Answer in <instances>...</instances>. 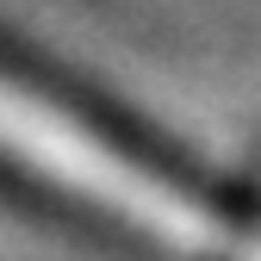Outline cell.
Instances as JSON below:
<instances>
[{"instance_id": "6da1fadb", "label": "cell", "mask_w": 261, "mask_h": 261, "mask_svg": "<svg viewBox=\"0 0 261 261\" xmlns=\"http://www.w3.org/2000/svg\"><path fill=\"white\" fill-rule=\"evenodd\" d=\"M0 162L25 168L31 180L62 187L69 199L112 212L124 230H143L162 249H187V255L237 249L230 218H218L199 193L162 180V168H149L143 155L87 130L75 112H62L56 100H44V93H31L7 75H0Z\"/></svg>"}]
</instances>
